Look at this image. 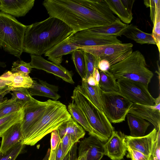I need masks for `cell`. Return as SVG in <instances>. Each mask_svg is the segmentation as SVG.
<instances>
[{
	"label": "cell",
	"instance_id": "cell-25",
	"mask_svg": "<svg viewBox=\"0 0 160 160\" xmlns=\"http://www.w3.org/2000/svg\"><path fill=\"white\" fill-rule=\"evenodd\" d=\"M126 116L130 132V136L134 137L144 136L150 125V123L133 114L128 113Z\"/></svg>",
	"mask_w": 160,
	"mask_h": 160
},
{
	"label": "cell",
	"instance_id": "cell-28",
	"mask_svg": "<svg viewBox=\"0 0 160 160\" xmlns=\"http://www.w3.org/2000/svg\"><path fill=\"white\" fill-rule=\"evenodd\" d=\"M113 14H116L124 23H130L133 19L132 15L128 12L121 0H105Z\"/></svg>",
	"mask_w": 160,
	"mask_h": 160
},
{
	"label": "cell",
	"instance_id": "cell-27",
	"mask_svg": "<svg viewBox=\"0 0 160 160\" xmlns=\"http://www.w3.org/2000/svg\"><path fill=\"white\" fill-rule=\"evenodd\" d=\"M98 85L101 89L105 92H118V88L116 79L109 71H100Z\"/></svg>",
	"mask_w": 160,
	"mask_h": 160
},
{
	"label": "cell",
	"instance_id": "cell-12",
	"mask_svg": "<svg viewBox=\"0 0 160 160\" xmlns=\"http://www.w3.org/2000/svg\"><path fill=\"white\" fill-rule=\"evenodd\" d=\"M155 104L152 106L132 103L128 113L133 114L152 124L158 131L160 129V96L155 98Z\"/></svg>",
	"mask_w": 160,
	"mask_h": 160
},
{
	"label": "cell",
	"instance_id": "cell-40",
	"mask_svg": "<svg viewBox=\"0 0 160 160\" xmlns=\"http://www.w3.org/2000/svg\"><path fill=\"white\" fill-rule=\"evenodd\" d=\"M126 147L128 152L126 155L127 158H131L132 160H152L151 156L149 157L139 151Z\"/></svg>",
	"mask_w": 160,
	"mask_h": 160
},
{
	"label": "cell",
	"instance_id": "cell-55",
	"mask_svg": "<svg viewBox=\"0 0 160 160\" xmlns=\"http://www.w3.org/2000/svg\"><path fill=\"white\" fill-rule=\"evenodd\" d=\"M8 86L4 87H0V93L9 91H8Z\"/></svg>",
	"mask_w": 160,
	"mask_h": 160
},
{
	"label": "cell",
	"instance_id": "cell-46",
	"mask_svg": "<svg viewBox=\"0 0 160 160\" xmlns=\"http://www.w3.org/2000/svg\"><path fill=\"white\" fill-rule=\"evenodd\" d=\"M64 157L63 151L60 141L58 145L55 160H62Z\"/></svg>",
	"mask_w": 160,
	"mask_h": 160
},
{
	"label": "cell",
	"instance_id": "cell-56",
	"mask_svg": "<svg viewBox=\"0 0 160 160\" xmlns=\"http://www.w3.org/2000/svg\"><path fill=\"white\" fill-rule=\"evenodd\" d=\"M0 4H1V1H0Z\"/></svg>",
	"mask_w": 160,
	"mask_h": 160
},
{
	"label": "cell",
	"instance_id": "cell-16",
	"mask_svg": "<svg viewBox=\"0 0 160 160\" xmlns=\"http://www.w3.org/2000/svg\"><path fill=\"white\" fill-rule=\"evenodd\" d=\"M72 35L56 44L44 54L48 59L58 66L63 60L62 56L71 54L74 51L80 49V46L72 38Z\"/></svg>",
	"mask_w": 160,
	"mask_h": 160
},
{
	"label": "cell",
	"instance_id": "cell-30",
	"mask_svg": "<svg viewBox=\"0 0 160 160\" xmlns=\"http://www.w3.org/2000/svg\"><path fill=\"white\" fill-rule=\"evenodd\" d=\"M22 116L21 109L20 111L9 114L0 118V137L12 126L21 121Z\"/></svg>",
	"mask_w": 160,
	"mask_h": 160
},
{
	"label": "cell",
	"instance_id": "cell-4",
	"mask_svg": "<svg viewBox=\"0 0 160 160\" xmlns=\"http://www.w3.org/2000/svg\"><path fill=\"white\" fill-rule=\"evenodd\" d=\"M71 98L72 102L86 117L93 130L95 136L102 142H106L115 130L103 112L97 108L82 93L78 85L75 87Z\"/></svg>",
	"mask_w": 160,
	"mask_h": 160
},
{
	"label": "cell",
	"instance_id": "cell-29",
	"mask_svg": "<svg viewBox=\"0 0 160 160\" xmlns=\"http://www.w3.org/2000/svg\"><path fill=\"white\" fill-rule=\"evenodd\" d=\"M25 103L12 98L2 101L0 105V118L9 114L20 111Z\"/></svg>",
	"mask_w": 160,
	"mask_h": 160
},
{
	"label": "cell",
	"instance_id": "cell-7",
	"mask_svg": "<svg viewBox=\"0 0 160 160\" xmlns=\"http://www.w3.org/2000/svg\"><path fill=\"white\" fill-rule=\"evenodd\" d=\"M101 97L102 111L111 123L125 120L132 102L118 92H105L101 90Z\"/></svg>",
	"mask_w": 160,
	"mask_h": 160
},
{
	"label": "cell",
	"instance_id": "cell-1",
	"mask_svg": "<svg viewBox=\"0 0 160 160\" xmlns=\"http://www.w3.org/2000/svg\"><path fill=\"white\" fill-rule=\"evenodd\" d=\"M42 4L49 17L64 22L72 29L73 35L112 23L118 18L105 0H45Z\"/></svg>",
	"mask_w": 160,
	"mask_h": 160
},
{
	"label": "cell",
	"instance_id": "cell-36",
	"mask_svg": "<svg viewBox=\"0 0 160 160\" xmlns=\"http://www.w3.org/2000/svg\"><path fill=\"white\" fill-rule=\"evenodd\" d=\"M152 35L159 52L160 51V9L157 11L155 17Z\"/></svg>",
	"mask_w": 160,
	"mask_h": 160
},
{
	"label": "cell",
	"instance_id": "cell-41",
	"mask_svg": "<svg viewBox=\"0 0 160 160\" xmlns=\"http://www.w3.org/2000/svg\"><path fill=\"white\" fill-rule=\"evenodd\" d=\"M151 156L152 160H160V129L157 131Z\"/></svg>",
	"mask_w": 160,
	"mask_h": 160
},
{
	"label": "cell",
	"instance_id": "cell-26",
	"mask_svg": "<svg viewBox=\"0 0 160 160\" xmlns=\"http://www.w3.org/2000/svg\"><path fill=\"white\" fill-rule=\"evenodd\" d=\"M67 109L73 119L79 124L84 130L88 132L90 135L95 136L93 130L86 117L75 103L72 102L69 103Z\"/></svg>",
	"mask_w": 160,
	"mask_h": 160
},
{
	"label": "cell",
	"instance_id": "cell-20",
	"mask_svg": "<svg viewBox=\"0 0 160 160\" xmlns=\"http://www.w3.org/2000/svg\"><path fill=\"white\" fill-rule=\"evenodd\" d=\"M32 86L27 89L31 96H39L49 98L57 101L61 98L58 93L59 88L57 86L50 84L41 79H33Z\"/></svg>",
	"mask_w": 160,
	"mask_h": 160
},
{
	"label": "cell",
	"instance_id": "cell-23",
	"mask_svg": "<svg viewBox=\"0 0 160 160\" xmlns=\"http://www.w3.org/2000/svg\"><path fill=\"white\" fill-rule=\"evenodd\" d=\"M82 93L97 108L102 111L101 97V89L98 85H89L86 79L82 80L81 85H78Z\"/></svg>",
	"mask_w": 160,
	"mask_h": 160
},
{
	"label": "cell",
	"instance_id": "cell-50",
	"mask_svg": "<svg viewBox=\"0 0 160 160\" xmlns=\"http://www.w3.org/2000/svg\"><path fill=\"white\" fill-rule=\"evenodd\" d=\"M86 81L88 84L90 86H95L97 85L93 77V73L87 78Z\"/></svg>",
	"mask_w": 160,
	"mask_h": 160
},
{
	"label": "cell",
	"instance_id": "cell-45",
	"mask_svg": "<svg viewBox=\"0 0 160 160\" xmlns=\"http://www.w3.org/2000/svg\"><path fill=\"white\" fill-rule=\"evenodd\" d=\"M121 1L129 14L132 15V9L133 5L135 0H121Z\"/></svg>",
	"mask_w": 160,
	"mask_h": 160
},
{
	"label": "cell",
	"instance_id": "cell-19",
	"mask_svg": "<svg viewBox=\"0 0 160 160\" xmlns=\"http://www.w3.org/2000/svg\"><path fill=\"white\" fill-rule=\"evenodd\" d=\"M21 121L14 124L2 135L0 152L4 153L23 140Z\"/></svg>",
	"mask_w": 160,
	"mask_h": 160
},
{
	"label": "cell",
	"instance_id": "cell-48",
	"mask_svg": "<svg viewBox=\"0 0 160 160\" xmlns=\"http://www.w3.org/2000/svg\"><path fill=\"white\" fill-rule=\"evenodd\" d=\"M93 75L97 84L98 85L100 80V74L98 67L94 68Z\"/></svg>",
	"mask_w": 160,
	"mask_h": 160
},
{
	"label": "cell",
	"instance_id": "cell-2",
	"mask_svg": "<svg viewBox=\"0 0 160 160\" xmlns=\"http://www.w3.org/2000/svg\"><path fill=\"white\" fill-rule=\"evenodd\" d=\"M73 35L72 29L60 19L49 17L28 25L23 44V52L41 56L58 43Z\"/></svg>",
	"mask_w": 160,
	"mask_h": 160
},
{
	"label": "cell",
	"instance_id": "cell-21",
	"mask_svg": "<svg viewBox=\"0 0 160 160\" xmlns=\"http://www.w3.org/2000/svg\"><path fill=\"white\" fill-rule=\"evenodd\" d=\"M122 35H124L127 38L141 44H156L152 33H148L142 31L133 24H127L125 28L120 33L119 36Z\"/></svg>",
	"mask_w": 160,
	"mask_h": 160
},
{
	"label": "cell",
	"instance_id": "cell-9",
	"mask_svg": "<svg viewBox=\"0 0 160 160\" xmlns=\"http://www.w3.org/2000/svg\"><path fill=\"white\" fill-rule=\"evenodd\" d=\"M118 92L132 103L152 106L155 98L149 92L148 86L138 81L124 79L117 80Z\"/></svg>",
	"mask_w": 160,
	"mask_h": 160
},
{
	"label": "cell",
	"instance_id": "cell-3",
	"mask_svg": "<svg viewBox=\"0 0 160 160\" xmlns=\"http://www.w3.org/2000/svg\"><path fill=\"white\" fill-rule=\"evenodd\" d=\"M43 115L28 131L22 143L32 146L71 118L66 106L59 101L48 99Z\"/></svg>",
	"mask_w": 160,
	"mask_h": 160
},
{
	"label": "cell",
	"instance_id": "cell-14",
	"mask_svg": "<svg viewBox=\"0 0 160 160\" xmlns=\"http://www.w3.org/2000/svg\"><path fill=\"white\" fill-rule=\"evenodd\" d=\"M124 134L114 131L109 139L104 144V155L112 160H121L127 152Z\"/></svg>",
	"mask_w": 160,
	"mask_h": 160
},
{
	"label": "cell",
	"instance_id": "cell-35",
	"mask_svg": "<svg viewBox=\"0 0 160 160\" xmlns=\"http://www.w3.org/2000/svg\"><path fill=\"white\" fill-rule=\"evenodd\" d=\"M83 54L85 66V78L87 80L93 73L94 68L98 67V63L91 54L83 51Z\"/></svg>",
	"mask_w": 160,
	"mask_h": 160
},
{
	"label": "cell",
	"instance_id": "cell-5",
	"mask_svg": "<svg viewBox=\"0 0 160 160\" xmlns=\"http://www.w3.org/2000/svg\"><path fill=\"white\" fill-rule=\"evenodd\" d=\"M109 71L116 80H130L148 86L153 76L152 72L147 67L144 56L138 50L132 51L126 58L111 66Z\"/></svg>",
	"mask_w": 160,
	"mask_h": 160
},
{
	"label": "cell",
	"instance_id": "cell-32",
	"mask_svg": "<svg viewBox=\"0 0 160 160\" xmlns=\"http://www.w3.org/2000/svg\"><path fill=\"white\" fill-rule=\"evenodd\" d=\"M66 134L70 135L78 142L84 137L85 132L83 128L72 117L66 122Z\"/></svg>",
	"mask_w": 160,
	"mask_h": 160
},
{
	"label": "cell",
	"instance_id": "cell-49",
	"mask_svg": "<svg viewBox=\"0 0 160 160\" xmlns=\"http://www.w3.org/2000/svg\"><path fill=\"white\" fill-rule=\"evenodd\" d=\"M11 82L10 81L6 80L1 76H0V87L8 86Z\"/></svg>",
	"mask_w": 160,
	"mask_h": 160
},
{
	"label": "cell",
	"instance_id": "cell-11",
	"mask_svg": "<svg viewBox=\"0 0 160 160\" xmlns=\"http://www.w3.org/2000/svg\"><path fill=\"white\" fill-rule=\"evenodd\" d=\"M30 62L32 68L44 70L60 78L71 84L75 82L72 79L73 73L61 65L58 66L49 61L41 56L31 54Z\"/></svg>",
	"mask_w": 160,
	"mask_h": 160
},
{
	"label": "cell",
	"instance_id": "cell-52",
	"mask_svg": "<svg viewBox=\"0 0 160 160\" xmlns=\"http://www.w3.org/2000/svg\"><path fill=\"white\" fill-rule=\"evenodd\" d=\"M76 160H86V153L85 152L78 154V157Z\"/></svg>",
	"mask_w": 160,
	"mask_h": 160
},
{
	"label": "cell",
	"instance_id": "cell-47",
	"mask_svg": "<svg viewBox=\"0 0 160 160\" xmlns=\"http://www.w3.org/2000/svg\"><path fill=\"white\" fill-rule=\"evenodd\" d=\"M66 122L63 123L57 129L59 135L60 140L66 134Z\"/></svg>",
	"mask_w": 160,
	"mask_h": 160
},
{
	"label": "cell",
	"instance_id": "cell-38",
	"mask_svg": "<svg viewBox=\"0 0 160 160\" xmlns=\"http://www.w3.org/2000/svg\"><path fill=\"white\" fill-rule=\"evenodd\" d=\"M78 142L70 135L66 134L60 140V142L64 156L71 150L73 145Z\"/></svg>",
	"mask_w": 160,
	"mask_h": 160
},
{
	"label": "cell",
	"instance_id": "cell-31",
	"mask_svg": "<svg viewBox=\"0 0 160 160\" xmlns=\"http://www.w3.org/2000/svg\"><path fill=\"white\" fill-rule=\"evenodd\" d=\"M72 58L76 69L82 79H86V71L83 51L77 49L73 52Z\"/></svg>",
	"mask_w": 160,
	"mask_h": 160
},
{
	"label": "cell",
	"instance_id": "cell-51",
	"mask_svg": "<svg viewBox=\"0 0 160 160\" xmlns=\"http://www.w3.org/2000/svg\"><path fill=\"white\" fill-rule=\"evenodd\" d=\"M58 146L55 150H50V152L48 160H55V157Z\"/></svg>",
	"mask_w": 160,
	"mask_h": 160
},
{
	"label": "cell",
	"instance_id": "cell-22",
	"mask_svg": "<svg viewBox=\"0 0 160 160\" xmlns=\"http://www.w3.org/2000/svg\"><path fill=\"white\" fill-rule=\"evenodd\" d=\"M1 76L11 82L8 86V90L10 92L13 88H22L28 89L32 86L33 83V79L29 74L24 73H12L11 71H8Z\"/></svg>",
	"mask_w": 160,
	"mask_h": 160
},
{
	"label": "cell",
	"instance_id": "cell-33",
	"mask_svg": "<svg viewBox=\"0 0 160 160\" xmlns=\"http://www.w3.org/2000/svg\"><path fill=\"white\" fill-rule=\"evenodd\" d=\"M12 98L17 99L24 103L32 100L33 98L30 94L27 88H16L12 89L11 91Z\"/></svg>",
	"mask_w": 160,
	"mask_h": 160
},
{
	"label": "cell",
	"instance_id": "cell-8",
	"mask_svg": "<svg viewBox=\"0 0 160 160\" xmlns=\"http://www.w3.org/2000/svg\"><path fill=\"white\" fill-rule=\"evenodd\" d=\"M133 47L132 43H122L97 46H81L80 49L92 54L98 63L101 60H105L111 66L127 58L132 52Z\"/></svg>",
	"mask_w": 160,
	"mask_h": 160
},
{
	"label": "cell",
	"instance_id": "cell-39",
	"mask_svg": "<svg viewBox=\"0 0 160 160\" xmlns=\"http://www.w3.org/2000/svg\"><path fill=\"white\" fill-rule=\"evenodd\" d=\"M144 3L147 8H150V17L153 24L156 14L160 9V0H145Z\"/></svg>",
	"mask_w": 160,
	"mask_h": 160
},
{
	"label": "cell",
	"instance_id": "cell-44",
	"mask_svg": "<svg viewBox=\"0 0 160 160\" xmlns=\"http://www.w3.org/2000/svg\"><path fill=\"white\" fill-rule=\"evenodd\" d=\"M110 65L109 62L105 60H100L98 63V68L100 71L105 72L109 71Z\"/></svg>",
	"mask_w": 160,
	"mask_h": 160
},
{
	"label": "cell",
	"instance_id": "cell-37",
	"mask_svg": "<svg viewBox=\"0 0 160 160\" xmlns=\"http://www.w3.org/2000/svg\"><path fill=\"white\" fill-rule=\"evenodd\" d=\"M32 68L30 62H26L22 60H18L12 63L11 71L12 73L20 72L28 74Z\"/></svg>",
	"mask_w": 160,
	"mask_h": 160
},
{
	"label": "cell",
	"instance_id": "cell-6",
	"mask_svg": "<svg viewBox=\"0 0 160 160\" xmlns=\"http://www.w3.org/2000/svg\"><path fill=\"white\" fill-rule=\"evenodd\" d=\"M28 26L14 17L0 11V49L20 58Z\"/></svg>",
	"mask_w": 160,
	"mask_h": 160
},
{
	"label": "cell",
	"instance_id": "cell-17",
	"mask_svg": "<svg viewBox=\"0 0 160 160\" xmlns=\"http://www.w3.org/2000/svg\"><path fill=\"white\" fill-rule=\"evenodd\" d=\"M104 143L95 136L90 135L80 142L78 154L85 152L86 160H100L104 155Z\"/></svg>",
	"mask_w": 160,
	"mask_h": 160
},
{
	"label": "cell",
	"instance_id": "cell-53",
	"mask_svg": "<svg viewBox=\"0 0 160 160\" xmlns=\"http://www.w3.org/2000/svg\"><path fill=\"white\" fill-rule=\"evenodd\" d=\"M10 93L9 91H7L4 92L0 93V105L1 102L3 100V98L4 96L8 93Z\"/></svg>",
	"mask_w": 160,
	"mask_h": 160
},
{
	"label": "cell",
	"instance_id": "cell-54",
	"mask_svg": "<svg viewBox=\"0 0 160 160\" xmlns=\"http://www.w3.org/2000/svg\"><path fill=\"white\" fill-rule=\"evenodd\" d=\"M50 152V150L49 148L48 149L46 154L45 157L42 160H48Z\"/></svg>",
	"mask_w": 160,
	"mask_h": 160
},
{
	"label": "cell",
	"instance_id": "cell-42",
	"mask_svg": "<svg viewBox=\"0 0 160 160\" xmlns=\"http://www.w3.org/2000/svg\"><path fill=\"white\" fill-rule=\"evenodd\" d=\"M60 141L58 133L55 130L51 132L50 144L51 150H55L57 148L58 145Z\"/></svg>",
	"mask_w": 160,
	"mask_h": 160
},
{
	"label": "cell",
	"instance_id": "cell-24",
	"mask_svg": "<svg viewBox=\"0 0 160 160\" xmlns=\"http://www.w3.org/2000/svg\"><path fill=\"white\" fill-rule=\"evenodd\" d=\"M127 25L118 18L112 23L84 30L88 32L98 35H115L118 37Z\"/></svg>",
	"mask_w": 160,
	"mask_h": 160
},
{
	"label": "cell",
	"instance_id": "cell-13",
	"mask_svg": "<svg viewBox=\"0 0 160 160\" xmlns=\"http://www.w3.org/2000/svg\"><path fill=\"white\" fill-rule=\"evenodd\" d=\"M117 37L115 35H98L82 30L74 33L72 38L80 47L93 46L122 43Z\"/></svg>",
	"mask_w": 160,
	"mask_h": 160
},
{
	"label": "cell",
	"instance_id": "cell-15",
	"mask_svg": "<svg viewBox=\"0 0 160 160\" xmlns=\"http://www.w3.org/2000/svg\"><path fill=\"white\" fill-rule=\"evenodd\" d=\"M157 131L154 128L148 134L137 137L124 135L126 146L150 157Z\"/></svg>",
	"mask_w": 160,
	"mask_h": 160
},
{
	"label": "cell",
	"instance_id": "cell-10",
	"mask_svg": "<svg viewBox=\"0 0 160 160\" xmlns=\"http://www.w3.org/2000/svg\"><path fill=\"white\" fill-rule=\"evenodd\" d=\"M48 103V100L42 102L34 98L24 104L22 109L23 116L21 121L23 139L29 130L42 117Z\"/></svg>",
	"mask_w": 160,
	"mask_h": 160
},
{
	"label": "cell",
	"instance_id": "cell-43",
	"mask_svg": "<svg viewBox=\"0 0 160 160\" xmlns=\"http://www.w3.org/2000/svg\"><path fill=\"white\" fill-rule=\"evenodd\" d=\"M77 143H75L71 150L64 156L62 160H76L77 158Z\"/></svg>",
	"mask_w": 160,
	"mask_h": 160
},
{
	"label": "cell",
	"instance_id": "cell-57",
	"mask_svg": "<svg viewBox=\"0 0 160 160\" xmlns=\"http://www.w3.org/2000/svg\"></svg>",
	"mask_w": 160,
	"mask_h": 160
},
{
	"label": "cell",
	"instance_id": "cell-18",
	"mask_svg": "<svg viewBox=\"0 0 160 160\" xmlns=\"http://www.w3.org/2000/svg\"><path fill=\"white\" fill-rule=\"evenodd\" d=\"M0 10L13 17L25 16L33 7L35 0H0Z\"/></svg>",
	"mask_w": 160,
	"mask_h": 160
},
{
	"label": "cell",
	"instance_id": "cell-34",
	"mask_svg": "<svg viewBox=\"0 0 160 160\" xmlns=\"http://www.w3.org/2000/svg\"><path fill=\"white\" fill-rule=\"evenodd\" d=\"M25 145L19 143L5 152H0V160H15L22 152Z\"/></svg>",
	"mask_w": 160,
	"mask_h": 160
}]
</instances>
